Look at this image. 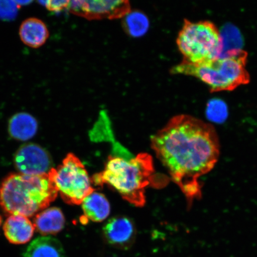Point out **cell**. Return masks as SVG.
Masks as SVG:
<instances>
[{
  "label": "cell",
  "instance_id": "ac0fdd59",
  "mask_svg": "<svg viewBox=\"0 0 257 257\" xmlns=\"http://www.w3.org/2000/svg\"><path fill=\"white\" fill-rule=\"evenodd\" d=\"M210 110H209V117L211 120H213L216 122H220L223 121L226 118V114H225V110H224V106L223 104L218 103L215 104H211Z\"/></svg>",
  "mask_w": 257,
  "mask_h": 257
},
{
  "label": "cell",
  "instance_id": "9a60e30c",
  "mask_svg": "<svg viewBox=\"0 0 257 257\" xmlns=\"http://www.w3.org/2000/svg\"><path fill=\"white\" fill-rule=\"evenodd\" d=\"M81 204L85 220L101 222L110 213V203L101 193L93 192L85 198Z\"/></svg>",
  "mask_w": 257,
  "mask_h": 257
},
{
  "label": "cell",
  "instance_id": "5b68a950",
  "mask_svg": "<svg viewBox=\"0 0 257 257\" xmlns=\"http://www.w3.org/2000/svg\"><path fill=\"white\" fill-rule=\"evenodd\" d=\"M184 62L201 64L219 57L224 52V40L219 30L209 21L185 20L176 40Z\"/></svg>",
  "mask_w": 257,
  "mask_h": 257
},
{
  "label": "cell",
  "instance_id": "3957f363",
  "mask_svg": "<svg viewBox=\"0 0 257 257\" xmlns=\"http://www.w3.org/2000/svg\"><path fill=\"white\" fill-rule=\"evenodd\" d=\"M58 195L48 173L38 176L11 173L0 184V206L9 215L32 217L49 206Z\"/></svg>",
  "mask_w": 257,
  "mask_h": 257
},
{
  "label": "cell",
  "instance_id": "2e32d148",
  "mask_svg": "<svg viewBox=\"0 0 257 257\" xmlns=\"http://www.w3.org/2000/svg\"><path fill=\"white\" fill-rule=\"evenodd\" d=\"M124 28L131 36L141 37L146 34L150 27L149 19L140 12L131 11L124 16Z\"/></svg>",
  "mask_w": 257,
  "mask_h": 257
},
{
  "label": "cell",
  "instance_id": "52a82bcc",
  "mask_svg": "<svg viewBox=\"0 0 257 257\" xmlns=\"http://www.w3.org/2000/svg\"><path fill=\"white\" fill-rule=\"evenodd\" d=\"M15 166L21 174L38 176L47 174L53 168L49 153L36 144L22 145L14 156Z\"/></svg>",
  "mask_w": 257,
  "mask_h": 257
},
{
  "label": "cell",
  "instance_id": "4fadbf2b",
  "mask_svg": "<svg viewBox=\"0 0 257 257\" xmlns=\"http://www.w3.org/2000/svg\"><path fill=\"white\" fill-rule=\"evenodd\" d=\"M38 128L36 118L27 112H19L13 115L8 124L10 136L21 141L33 138L37 133Z\"/></svg>",
  "mask_w": 257,
  "mask_h": 257
},
{
  "label": "cell",
  "instance_id": "6da1fadb",
  "mask_svg": "<svg viewBox=\"0 0 257 257\" xmlns=\"http://www.w3.org/2000/svg\"><path fill=\"white\" fill-rule=\"evenodd\" d=\"M152 146L191 208L202 197L200 178L219 159V138L214 127L192 115H176L153 136Z\"/></svg>",
  "mask_w": 257,
  "mask_h": 257
},
{
  "label": "cell",
  "instance_id": "5bb4252c",
  "mask_svg": "<svg viewBox=\"0 0 257 257\" xmlns=\"http://www.w3.org/2000/svg\"><path fill=\"white\" fill-rule=\"evenodd\" d=\"M24 257H65L60 241L51 236L37 237L29 245Z\"/></svg>",
  "mask_w": 257,
  "mask_h": 257
},
{
  "label": "cell",
  "instance_id": "30bf717a",
  "mask_svg": "<svg viewBox=\"0 0 257 257\" xmlns=\"http://www.w3.org/2000/svg\"><path fill=\"white\" fill-rule=\"evenodd\" d=\"M34 223L22 215H10L3 225L5 235L9 242L22 245L30 241L34 234Z\"/></svg>",
  "mask_w": 257,
  "mask_h": 257
},
{
  "label": "cell",
  "instance_id": "9c48e42d",
  "mask_svg": "<svg viewBox=\"0 0 257 257\" xmlns=\"http://www.w3.org/2000/svg\"><path fill=\"white\" fill-rule=\"evenodd\" d=\"M106 242L114 248L127 250L134 245L136 239V229L130 218L116 217L111 218L103 227Z\"/></svg>",
  "mask_w": 257,
  "mask_h": 257
},
{
  "label": "cell",
  "instance_id": "8992f818",
  "mask_svg": "<svg viewBox=\"0 0 257 257\" xmlns=\"http://www.w3.org/2000/svg\"><path fill=\"white\" fill-rule=\"evenodd\" d=\"M58 194L66 203L79 205L94 192L92 179L84 165L73 153H69L62 165L48 173Z\"/></svg>",
  "mask_w": 257,
  "mask_h": 257
},
{
  "label": "cell",
  "instance_id": "ba28073f",
  "mask_svg": "<svg viewBox=\"0 0 257 257\" xmlns=\"http://www.w3.org/2000/svg\"><path fill=\"white\" fill-rule=\"evenodd\" d=\"M69 8L75 14L91 19L124 17L131 11L128 2L112 0L70 2Z\"/></svg>",
  "mask_w": 257,
  "mask_h": 257
},
{
  "label": "cell",
  "instance_id": "e0dca14e",
  "mask_svg": "<svg viewBox=\"0 0 257 257\" xmlns=\"http://www.w3.org/2000/svg\"><path fill=\"white\" fill-rule=\"evenodd\" d=\"M19 5L16 2L0 1V19L11 21L18 14Z\"/></svg>",
  "mask_w": 257,
  "mask_h": 257
},
{
  "label": "cell",
  "instance_id": "8fae6325",
  "mask_svg": "<svg viewBox=\"0 0 257 257\" xmlns=\"http://www.w3.org/2000/svg\"><path fill=\"white\" fill-rule=\"evenodd\" d=\"M35 230L43 236L54 235L62 231L65 225V217L61 209L51 207L41 211L35 216Z\"/></svg>",
  "mask_w": 257,
  "mask_h": 257
},
{
  "label": "cell",
  "instance_id": "7c38bea8",
  "mask_svg": "<svg viewBox=\"0 0 257 257\" xmlns=\"http://www.w3.org/2000/svg\"><path fill=\"white\" fill-rule=\"evenodd\" d=\"M19 36L27 46L37 48L46 43L49 37V31L43 21L31 18L22 22L19 28Z\"/></svg>",
  "mask_w": 257,
  "mask_h": 257
},
{
  "label": "cell",
  "instance_id": "277c9868",
  "mask_svg": "<svg viewBox=\"0 0 257 257\" xmlns=\"http://www.w3.org/2000/svg\"><path fill=\"white\" fill-rule=\"evenodd\" d=\"M247 59L246 51L236 48L224 51L217 59L203 63L182 61L173 67L172 73L195 77L208 86L211 92L232 91L250 82Z\"/></svg>",
  "mask_w": 257,
  "mask_h": 257
},
{
  "label": "cell",
  "instance_id": "7a4b0ae2",
  "mask_svg": "<svg viewBox=\"0 0 257 257\" xmlns=\"http://www.w3.org/2000/svg\"><path fill=\"white\" fill-rule=\"evenodd\" d=\"M152 156L141 153L126 159L110 156L105 168L92 177L96 186L107 185L117 192L124 200L137 207L146 204L145 191L148 186L155 182Z\"/></svg>",
  "mask_w": 257,
  "mask_h": 257
},
{
  "label": "cell",
  "instance_id": "ffe728a7",
  "mask_svg": "<svg viewBox=\"0 0 257 257\" xmlns=\"http://www.w3.org/2000/svg\"><path fill=\"white\" fill-rule=\"evenodd\" d=\"M2 223V217L1 216V215H0V226H1Z\"/></svg>",
  "mask_w": 257,
  "mask_h": 257
},
{
  "label": "cell",
  "instance_id": "d6986e66",
  "mask_svg": "<svg viewBox=\"0 0 257 257\" xmlns=\"http://www.w3.org/2000/svg\"><path fill=\"white\" fill-rule=\"evenodd\" d=\"M47 3L45 6L50 11L59 12L62 10L69 8V1H49L46 2Z\"/></svg>",
  "mask_w": 257,
  "mask_h": 257
}]
</instances>
